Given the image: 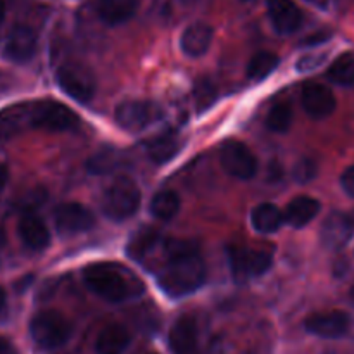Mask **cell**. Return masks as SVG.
Here are the masks:
<instances>
[{
	"instance_id": "17",
	"label": "cell",
	"mask_w": 354,
	"mask_h": 354,
	"mask_svg": "<svg viewBox=\"0 0 354 354\" xmlns=\"http://www.w3.org/2000/svg\"><path fill=\"white\" fill-rule=\"evenodd\" d=\"M213 41V28L207 23H194L180 37V47L189 57H201Z\"/></svg>"
},
{
	"instance_id": "19",
	"label": "cell",
	"mask_w": 354,
	"mask_h": 354,
	"mask_svg": "<svg viewBox=\"0 0 354 354\" xmlns=\"http://www.w3.org/2000/svg\"><path fill=\"white\" fill-rule=\"evenodd\" d=\"M138 0H99L97 14L107 26H118L137 14Z\"/></svg>"
},
{
	"instance_id": "22",
	"label": "cell",
	"mask_w": 354,
	"mask_h": 354,
	"mask_svg": "<svg viewBox=\"0 0 354 354\" xmlns=\"http://www.w3.org/2000/svg\"><path fill=\"white\" fill-rule=\"evenodd\" d=\"M131 342V335L123 325H107L95 341L97 354H123Z\"/></svg>"
},
{
	"instance_id": "40",
	"label": "cell",
	"mask_w": 354,
	"mask_h": 354,
	"mask_svg": "<svg viewBox=\"0 0 354 354\" xmlns=\"http://www.w3.org/2000/svg\"><path fill=\"white\" fill-rule=\"evenodd\" d=\"M346 216H348L349 225H351V228H353V232H354V209H353L351 213H349V214H346Z\"/></svg>"
},
{
	"instance_id": "16",
	"label": "cell",
	"mask_w": 354,
	"mask_h": 354,
	"mask_svg": "<svg viewBox=\"0 0 354 354\" xmlns=\"http://www.w3.org/2000/svg\"><path fill=\"white\" fill-rule=\"evenodd\" d=\"M353 228L349 225L348 216L341 213H332L322 225V242L325 248L337 251L342 249L353 237Z\"/></svg>"
},
{
	"instance_id": "42",
	"label": "cell",
	"mask_w": 354,
	"mask_h": 354,
	"mask_svg": "<svg viewBox=\"0 0 354 354\" xmlns=\"http://www.w3.org/2000/svg\"><path fill=\"white\" fill-rule=\"evenodd\" d=\"M3 353H6V342L0 339V354H3Z\"/></svg>"
},
{
	"instance_id": "2",
	"label": "cell",
	"mask_w": 354,
	"mask_h": 354,
	"mask_svg": "<svg viewBox=\"0 0 354 354\" xmlns=\"http://www.w3.org/2000/svg\"><path fill=\"white\" fill-rule=\"evenodd\" d=\"M83 282L95 296L121 303L144 292V286L128 275V270L109 263H93L83 270Z\"/></svg>"
},
{
	"instance_id": "3",
	"label": "cell",
	"mask_w": 354,
	"mask_h": 354,
	"mask_svg": "<svg viewBox=\"0 0 354 354\" xmlns=\"http://www.w3.org/2000/svg\"><path fill=\"white\" fill-rule=\"evenodd\" d=\"M140 201L142 194L137 183L127 176H118L104 190L100 207L111 220L124 221L137 213L140 207Z\"/></svg>"
},
{
	"instance_id": "5",
	"label": "cell",
	"mask_w": 354,
	"mask_h": 354,
	"mask_svg": "<svg viewBox=\"0 0 354 354\" xmlns=\"http://www.w3.org/2000/svg\"><path fill=\"white\" fill-rule=\"evenodd\" d=\"M228 261H230L234 279L237 282H248V280L261 277L268 272L273 263V256L266 249L232 245L228 249Z\"/></svg>"
},
{
	"instance_id": "13",
	"label": "cell",
	"mask_w": 354,
	"mask_h": 354,
	"mask_svg": "<svg viewBox=\"0 0 354 354\" xmlns=\"http://www.w3.org/2000/svg\"><path fill=\"white\" fill-rule=\"evenodd\" d=\"M37 33L30 26L19 24L9 33L3 52H6V57L10 59V61L26 62L37 52Z\"/></svg>"
},
{
	"instance_id": "8",
	"label": "cell",
	"mask_w": 354,
	"mask_h": 354,
	"mask_svg": "<svg viewBox=\"0 0 354 354\" xmlns=\"http://www.w3.org/2000/svg\"><path fill=\"white\" fill-rule=\"evenodd\" d=\"M55 78L62 92L78 102H88L95 95V78L86 66L78 62H66L57 69Z\"/></svg>"
},
{
	"instance_id": "11",
	"label": "cell",
	"mask_w": 354,
	"mask_h": 354,
	"mask_svg": "<svg viewBox=\"0 0 354 354\" xmlns=\"http://www.w3.org/2000/svg\"><path fill=\"white\" fill-rule=\"evenodd\" d=\"M304 328L322 339H341L351 328V318L344 311H324L308 317Z\"/></svg>"
},
{
	"instance_id": "43",
	"label": "cell",
	"mask_w": 354,
	"mask_h": 354,
	"mask_svg": "<svg viewBox=\"0 0 354 354\" xmlns=\"http://www.w3.org/2000/svg\"><path fill=\"white\" fill-rule=\"evenodd\" d=\"M351 301H353V304H354V287L351 289Z\"/></svg>"
},
{
	"instance_id": "14",
	"label": "cell",
	"mask_w": 354,
	"mask_h": 354,
	"mask_svg": "<svg viewBox=\"0 0 354 354\" xmlns=\"http://www.w3.org/2000/svg\"><path fill=\"white\" fill-rule=\"evenodd\" d=\"M199 328L196 318L185 315L173 324L169 330V348L173 354H196Z\"/></svg>"
},
{
	"instance_id": "12",
	"label": "cell",
	"mask_w": 354,
	"mask_h": 354,
	"mask_svg": "<svg viewBox=\"0 0 354 354\" xmlns=\"http://www.w3.org/2000/svg\"><path fill=\"white\" fill-rule=\"evenodd\" d=\"M301 102L308 116L313 120H324L335 111L334 93L322 83H306L301 93Z\"/></svg>"
},
{
	"instance_id": "9",
	"label": "cell",
	"mask_w": 354,
	"mask_h": 354,
	"mask_svg": "<svg viewBox=\"0 0 354 354\" xmlns=\"http://www.w3.org/2000/svg\"><path fill=\"white\" fill-rule=\"evenodd\" d=\"M220 162L228 175L251 180L258 171V159L251 149L239 140H227L220 147Z\"/></svg>"
},
{
	"instance_id": "24",
	"label": "cell",
	"mask_w": 354,
	"mask_h": 354,
	"mask_svg": "<svg viewBox=\"0 0 354 354\" xmlns=\"http://www.w3.org/2000/svg\"><path fill=\"white\" fill-rule=\"evenodd\" d=\"M251 221L254 230L259 232V234H275L282 227L283 214L280 213L275 204L265 203L252 209Z\"/></svg>"
},
{
	"instance_id": "21",
	"label": "cell",
	"mask_w": 354,
	"mask_h": 354,
	"mask_svg": "<svg viewBox=\"0 0 354 354\" xmlns=\"http://www.w3.org/2000/svg\"><path fill=\"white\" fill-rule=\"evenodd\" d=\"M180 147V135L173 130H166L147 142V154L158 165H166L178 154Z\"/></svg>"
},
{
	"instance_id": "34",
	"label": "cell",
	"mask_w": 354,
	"mask_h": 354,
	"mask_svg": "<svg viewBox=\"0 0 354 354\" xmlns=\"http://www.w3.org/2000/svg\"><path fill=\"white\" fill-rule=\"evenodd\" d=\"M341 185L342 189H344V192L354 199V165L349 166V168L342 173Z\"/></svg>"
},
{
	"instance_id": "37",
	"label": "cell",
	"mask_w": 354,
	"mask_h": 354,
	"mask_svg": "<svg viewBox=\"0 0 354 354\" xmlns=\"http://www.w3.org/2000/svg\"><path fill=\"white\" fill-rule=\"evenodd\" d=\"M3 306H6V292H3V289L0 287V311L3 310Z\"/></svg>"
},
{
	"instance_id": "6",
	"label": "cell",
	"mask_w": 354,
	"mask_h": 354,
	"mask_svg": "<svg viewBox=\"0 0 354 354\" xmlns=\"http://www.w3.org/2000/svg\"><path fill=\"white\" fill-rule=\"evenodd\" d=\"M80 124L75 111L55 100H41L30 106V127L47 131H68Z\"/></svg>"
},
{
	"instance_id": "31",
	"label": "cell",
	"mask_w": 354,
	"mask_h": 354,
	"mask_svg": "<svg viewBox=\"0 0 354 354\" xmlns=\"http://www.w3.org/2000/svg\"><path fill=\"white\" fill-rule=\"evenodd\" d=\"M218 99V90L207 78H201L199 82L194 85V102L199 113L207 111Z\"/></svg>"
},
{
	"instance_id": "7",
	"label": "cell",
	"mask_w": 354,
	"mask_h": 354,
	"mask_svg": "<svg viewBox=\"0 0 354 354\" xmlns=\"http://www.w3.org/2000/svg\"><path fill=\"white\" fill-rule=\"evenodd\" d=\"M118 124L127 131H137L145 130V128L152 127L158 123L162 118V109L158 104L151 102V100H124L116 107Z\"/></svg>"
},
{
	"instance_id": "1",
	"label": "cell",
	"mask_w": 354,
	"mask_h": 354,
	"mask_svg": "<svg viewBox=\"0 0 354 354\" xmlns=\"http://www.w3.org/2000/svg\"><path fill=\"white\" fill-rule=\"evenodd\" d=\"M166 265L158 283L169 297H183L196 292L206 280V265L196 245L189 241L162 239Z\"/></svg>"
},
{
	"instance_id": "29",
	"label": "cell",
	"mask_w": 354,
	"mask_h": 354,
	"mask_svg": "<svg viewBox=\"0 0 354 354\" xmlns=\"http://www.w3.org/2000/svg\"><path fill=\"white\" fill-rule=\"evenodd\" d=\"M292 107L289 102H279L270 109L266 116V124L275 133H286L292 124Z\"/></svg>"
},
{
	"instance_id": "35",
	"label": "cell",
	"mask_w": 354,
	"mask_h": 354,
	"mask_svg": "<svg viewBox=\"0 0 354 354\" xmlns=\"http://www.w3.org/2000/svg\"><path fill=\"white\" fill-rule=\"evenodd\" d=\"M328 37H330V35H328V33H317V35H311V37H308L306 40H304V45H306V47H313V45L324 44V41H327V40H328Z\"/></svg>"
},
{
	"instance_id": "44",
	"label": "cell",
	"mask_w": 354,
	"mask_h": 354,
	"mask_svg": "<svg viewBox=\"0 0 354 354\" xmlns=\"http://www.w3.org/2000/svg\"><path fill=\"white\" fill-rule=\"evenodd\" d=\"M244 354H258V353H254V351H249V353H244Z\"/></svg>"
},
{
	"instance_id": "36",
	"label": "cell",
	"mask_w": 354,
	"mask_h": 354,
	"mask_svg": "<svg viewBox=\"0 0 354 354\" xmlns=\"http://www.w3.org/2000/svg\"><path fill=\"white\" fill-rule=\"evenodd\" d=\"M7 180H9V171H7V168L3 165H0V190L6 187Z\"/></svg>"
},
{
	"instance_id": "25",
	"label": "cell",
	"mask_w": 354,
	"mask_h": 354,
	"mask_svg": "<svg viewBox=\"0 0 354 354\" xmlns=\"http://www.w3.org/2000/svg\"><path fill=\"white\" fill-rule=\"evenodd\" d=\"M161 241L162 239L158 230H154V228H144L137 235H133V239L130 241V244H128V254L133 259L140 261L145 256L151 254L156 245Z\"/></svg>"
},
{
	"instance_id": "39",
	"label": "cell",
	"mask_w": 354,
	"mask_h": 354,
	"mask_svg": "<svg viewBox=\"0 0 354 354\" xmlns=\"http://www.w3.org/2000/svg\"><path fill=\"white\" fill-rule=\"evenodd\" d=\"M3 245H6V234H3V230L0 228V251L3 249Z\"/></svg>"
},
{
	"instance_id": "41",
	"label": "cell",
	"mask_w": 354,
	"mask_h": 354,
	"mask_svg": "<svg viewBox=\"0 0 354 354\" xmlns=\"http://www.w3.org/2000/svg\"><path fill=\"white\" fill-rule=\"evenodd\" d=\"M180 3H183V6H192V3H196L197 0H178Z\"/></svg>"
},
{
	"instance_id": "32",
	"label": "cell",
	"mask_w": 354,
	"mask_h": 354,
	"mask_svg": "<svg viewBox=\"0 0 354 354\" xmlns=\"http://www.w3.org/2000/svg\"><path fill=\"white\" fill-rule=\"evenodd\" d=\"M318 168L313 159H301L292 169V176L297 183H310L317 176Z\"/></svg>"
},
{
	"instance_id": "28",
	"label": "cell",
	"mask_w": 354,
	"mask_h": 354,
	"mask_svg": "<svg viewBox=\"0 0 354 354\" xmlns=\"http://www.w3.org/2000/svg\"><path fill=\"white\" fill-rule=\"evenodd\" d=\"M277 66H279V55L268 50L258 52V54L252 55L251 61H249L248 76L251 80L259 82V80H265L266 76L272 75L277 69Z\"/></svg>"
},
{
	"instance_id": "15",
	"label": "cell",
	"mask_w": 354,
	"mask_h": 354,
	"mask_svg": "<svg viewBox=\"0 0 354 354\" xmlns=\"http://www.w3.org/2000/svg\"><path fill=\"white\" fill-rule=\"evenodd\" d=\"M268 16L280 35L294 33L303 23V12L292 0H268Z\"/></svg>"
},
{
	"instance_id": "30",
	"label": "cell",
	"mask_w": 354,
	"mask_h": 354,
	"mask_svg": "<svg viewBox=\"0 0 354 354\" xmlns=\"http://www.w3.org/2000/svg\"><path fill=\"white\" fill-rule=\"evenodd\" d=\"M121 162V154L114 149H104V151L97 152L93 158H90L88 169L95 175H106L116 169Z\"/></svg>"
},
{
	"instance_id": "27",
	"label": "cell",
	"mask_w": 354,
	"mask_h": 354,
	"mask_svg": "<svg viewBox=\"0 0 354 354\" xmlns=\"http://www.w3.org/2000/svg\"><path fill=\"white\" fill-rule=\"evenodd\" d=\"M180 211V197L171 190H162V192L156 194L154 199L151 203V213L154 214L158 220L169 221L178 214Z\"/></svg>"
},
{
	"instance_id": "4",
	"label": "cell",
	"mask_w": 354,
	"mask_h": 354,
	"mask_svg": "<svg viewBox=\"0 0 354 354\" xmlns=\"http://www.w3.org/2000/svg\"><path fill=\"white\" fill-rule=\"evenodd\" d=\"M33 341L44 349H57L71 339L73 325L59 311H40L30 324Z\"/></svg>"
},
{
	"instance_id": "38",
	"label": "cell",
	"mask_w": 354,
	"mask_h": 354,
	"mask_svg": "<svg viewBox=\"0 0 354 354\" xmlns=\"http://www.w3.org/2000/svg\"><path fill=\"white\" fill-rule=\"evenodd\" d=\"M3 17H6V3L3 0H0V23L3 21Z\"/></svg>"
},
{
	"instance_id": "33",
	"label": "cell",
	"mask_w": 354,
	"mask_h": 354,
	"mask_svg": "<svg viewBox=\"0 0 354 354\" xmlns=\"http://www.w3.org/2000/svg\"><path fill=\"white\" fill-rule=\"evenodd\" d=\"M324 61H325V55L308 54V55H304L299 62H297V71H301V73L313 71V69H317Z\"/></svg>"
},
{
	"instance_id": "20",
	"label": "cell",
	"mask_w": 354,
	"mask_h": 354,
	"mask_svg": "<svg viewBox=\"0 0 354 354\" xmlns=\"http://www.w3.org/2000/svg\"><path fill=\"white\" fill-rule=\"evenodd\" d=\"M320 203L310 196H299L292 199L283 213V221L294 228L306 227L308 223L315 220L320 213Z\"/></svg>"
},
{
	"instance_id": "23",
	"label": "cell",
	"mask_w": 354,
	"mask_h": 354,
	"mask_svg": "<svg viewBox=\"0 0 354 354\" xmlns=\"http://www.w3.org/2000/svg\"><path fill=\"white\" fill-rule=\"evenodd\" d=\"M24 127H30V106H12L0 111V142L16 135Z\"/></svg>"
},
{
	"instance_id": "10",
	"label": "cell",
	"mask_w": 354,
	"mask_h": 354,
	"mask_svg": "<svg viewBox=\"0 0 354 354\" xmlns=\"http://www.w3.org/2000/svg\"><path fill=\"white\" fill-rule=\"evenodd\" d=\"M54 223L59 234L66 235V237H71V235L88 232L95 225V216L83 204L64 203L55 207Z\"/></svg>"
},
{
	"instance_id": "18",
	"label": "cell",
	"mask_w": 354,
	"mask_h": 354,
	"mask_svg": "<svg viewBox=\"0 0 354 354\" xmlns=\"http://www.w3.org/2000/svg\"><path fill=\"white\" fill-rule=\"evenodd\" d=\"M17 232H19V237L24 242V245H28L33 251H41L50 242V232H48L47 225L33 213H26L21 218Z\"/></svg>"
},
{
	"instance_id": "26",
	"label": "cell",
	"mask_w": 354,
	"mask_h": 354,
	"mask_svg": "<svg viewBox=\"0 0 354 354\" xmlns=\"http://www.w3.org/2000/svg\"><path fill=\"white\" fill-rule=\"evenodd\" d=\"M328 80L332 83H337L341 86H351L354 85V54L351 52H344L339 55L327 71Z\"/></svg>"
}]
</instances>
